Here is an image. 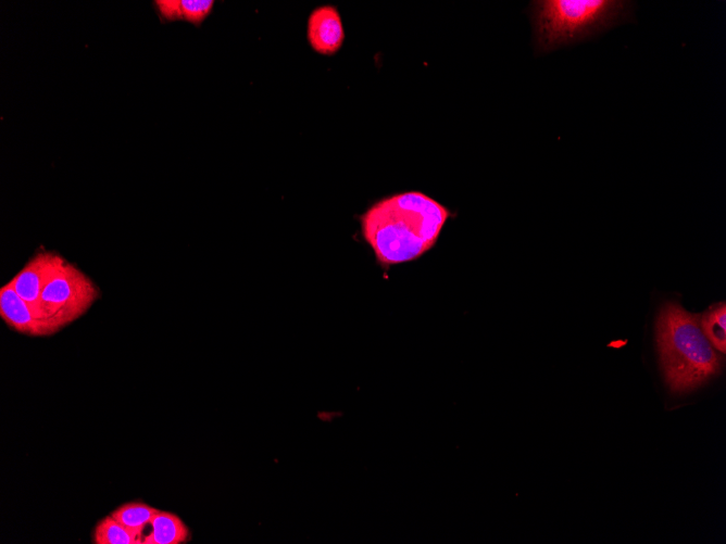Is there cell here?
<instances>
[{
  "label": "cell",
  "instance_id": "6da1fadb",
  "mask_svg": "<svg viewBox=\"0 0 726 544\" xmlns=\"http://www.w3.org/2000/svg\"><path fill=\"white\" fill-rule=\"evenodd\" d=\"M450 216L449 210L420 191L386 197L361 216V230L384 266L411 262L430 250Z\"/></svg>",
  "mask_w": 726,
  "mask_h": 544
},
{
  "label": "cell",
  "instance_id": "8fae6325",
  "mask_svg": "<svg viewBox=\"0 0 726 544\" xmlns=\"http://www.w3.org/2000/svg\"><path fill=\"white\" fill-rule=\"evenodd\" d=\"M93 543L141 544L142 539L109 515L97 523L93 531Z\"/></svg>",
  "mask_w": 726,
  "mask_h": 544
},
{
  "label": "cell",
  "instance_id": "52a82bcc",
  "mask_svg": "<svg viewBox=\"0 0 726 544\" xmlns=\"http://www.w3.org/2000/svg\"><path fill=\"white\" fill-rule=\"evenodd\" d=\"M306 38L315 52L323 55L335 54L345 39L338 10L333 5H322L314 9L308 18Z\"/></svg>",
  "mask_w": 726,
  "mask_h": 544
},
{
  "label": "cell",
  "instance_id": "7a4b0ae2",
  "mask_svg": "<svg viewBox=\"0 0 726 544\" xmlns=\"http://www.w3.org/2000/svg\"><path fill=\"white\" fill-rule=\"evenodd\" d=\"M656 342L665 381L676 394L696 390L721 370V356L703 333L700 317L675 302L660 311Z\"/></svg>",
  "mask_w": 726,
  "mask_h": 544
},
{
  "label": "cell",
  "instance_id": "30bf717a",
  "mask_svg": "<svg viewBox=\"0 0 726 544\" xmlns=\"http://www.w3.org/2000/svg\"><path fill=\"white\" fill-rule=\"evenodd\" d=\"M159 509L141 503L130 502L118 506L110 515L127 529L141 536Z\"/></svg>",
  "mask_w": 726,
  "mask_h": 544
},
{
  "label": "cell",
  "instance_id": "3957f363",
  "mask_svg": "<svg viewBox=\"0 0 726 544\" xmlns=\"http://www.w3.org/2000/svg\"><path fill=\"white\" fill-rule=\"evenodd\" d=\"M622 0H540L530 4L536 48L549 52L591 38L631 16Z\"/></svg>",
  "mask_w": 726,
  "mask_h": 544
},
{
  "label": "cell",
  "instance_id": "9c48e42d",
  "mask_svg": "<svg viewBox=\"0 0 726 544\" xmlns=\"http://www.w3.org/2000/svg\"><path fill=\"white\" fill-rule=\"evenodd\" d=\"M149 526L151 530L142 544H183L191 537L184 521L168 511L158 510Z\"/></svg>",
  "mask_w": 726,
  "mask_h": 544
},
{
  "label": "cell",
  "instance_id": "277c9868",
  "mask_svg": "<svg viewBox=\"0 0 726 544\" xmlns=\"http://www.w3.org/2000/svg\"><path fill=\"white\" fill-rule=\"evenodd\" d=\"M99 296L96 283L65 261L43 288L40 306L46 317L62 329L83 316Z\"/></svg>",
  "mask_w": 726,
  "mask_h": 544
},
{
  "label": "cell",
  "instance_id": "ba28073f",
  "mask_svg": "<svg viewBox=\"0 0 726 544\" xmlns=\"http://www.w3.org/2000/svg\"><path fill=\"white\" fill-rule=\"evenodd\" d=\"M153 3L161 20L185 21L195 26L201 25L214 5L212 0H157Z\"/></svg>",
  "mask_w": 726,
  "mask_h": 544
},
{
  "label": "cell",
  "instance_id": "8992f818",
  "mask_svg": "<svg viewBox=\"0 0 726 544\" xmlns=\"http://www.w3.org/2000/svg\"><path fill=\"white\" fill-rule=\"evenodd\" d=\"M0 316L10 328L22 334L46 337L61 330L52 321L40 318L10 281L0 289Z\"/></svg>",
  "mask_w": 726,
  "mask_h": 544
},
{
  "label": "cell",
  "instance_id": "5b68a950",
  "mask_svg": "<svg viewBox=\"0 0 726 544\" xmlns=\"http://www.w3.org/2000/svg\"><path fill=\"white\" fill-rule=\"evenodd\" d=\"M65 261L66 260L57 252L39 251L32 256L25 266L10 280L16 293L34 309V312L40 318L49 321L52 320L46 317L40 306L41 293L48 281ZM52 322L55 324L54 321Z\"/></svg>",
  "mask_w": 726,
  "mask_h": 544
},
{
  "label": "cell",
  "instance_id": "7c38bea8",
  "mask_svg": "<svg viewBox=\"0 0 726 544\" xmlns=\"http://www.w3.org/2000/svg\"><path fill=\"white\" fill-rule=\"evenodd\" d=\"M726 305L725 303L717 304L710 308L702 317H700V326L714 346L721 353L726 351Z\"/></svg>",
  "mask_w": 726,
  "mask_h": 544
}]
</instances>
